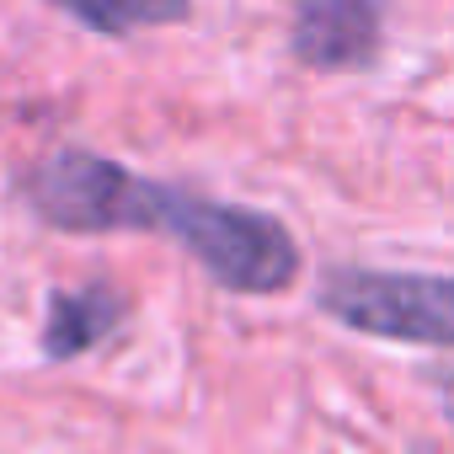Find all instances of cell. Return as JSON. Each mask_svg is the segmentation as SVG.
<instances>
[{
	"label": "cell",
	"instance_id": "obj_1",
	"mask_svg": "<svg viewBox=\"0 0 454 454\" xmlns=\"http://www.w3.org/2000/svg\"><path fill=\"white\" fill-rule=\"evenodd\" d=\"M166 231L219 289L231 294H284L300 278V241L289 236V224L247 208V203H219V198H198L182 187L160 182L155 198V224Z\"/></svg>",
	"mask_w": 454,
	"mask_h": 454
},
{
	"label": "cell",
	"instance_id": "obj_2",
	"mask_svg": "<svg viewBox=\"0 0 454 454\" xmlns=\"http://www.w3.org/2000/svg\"><path fill=\"white\" fill-rule=\"evenodd\" d=\"M22 187H27V208L43 224L70 231V236L150 231L155 198H160V182H150L97 150H81V145H65L49 160H38Z\"/></svg>",
	"mask_w": 454,
	"mask_h": 454
},
{
	"label": "cell",
	"instance_id": "obj_3",
	"mask_svg": "<svg viewBox=\"0 0 454 454\" xmlns=\"http://www.w3.org/2000/svg\"><path fill=\"white\" fill-rule=\"evenodd\" d=\"M316 305L364 337L406 348H454V278L449 273H380V268H332L316 289Z\"/></svg>",
	"mask_w": 454,
	"mask_h": 454
},
{
	"label": "cell",
	"instance_id": "obj_4",
	"mask_svg": "<svg viewBox=\"0 0 454 454\" xmlns=\"http://www.w3.org/2000/svg\"><path fill=\"white\" fill-rule=\"evenodd\" d=\"M289 49L305 70H369L385 49V0H300Z\"/></svg>",
	"mask_w": 454,
	"mask_h": 454
},
{
	"label": "cell",
	"instance_id": "obj_5",
	"mask_svg": "<svg viewBox=\"0 0 454 454\" xmlns=\"http://www.w3.org/2000/svg\"><path fill=\"white\" fill-rule=\"evenodd\" d=\"M129 316V300L107 284V278H91L81 289H59L49 300V321H43V358L54 364H70L81 353H91L97 342H107Z\"/></svg>",
	"mask_w": 454,
	"mask_h": 454
},
{
	"label": "cell",
	"instance_id": "obj_6",
	"mask_svg": "<svg viewBox=\"0 0 454 454\" xmlns=\"http://www.w3.org/2000/svg\"><path fill=\"white\" fill-rule=\"evenodd\" d=\"M59 12H70L81 27L102 33V38H123L139 27H171L187 22L192 0H54Z\"/></svg>",
	"mask_w": 454,
	"mask_h": 454
},
{
	"label": "cell",
	"instance_id": "obj_7",
	"mask_svg": "<svg viewBox=\"0 0 454 454\" xmlns=\"http://www.w3.org/2000/svg\"><path fill=\"white\" fill-rule=\"evenodd\" d=\"M443 417H449V422H454V374H449V380H443Z\"/></svg>",
	"mask_w": 454,
	"mask_h": 454
}]
</instances>
